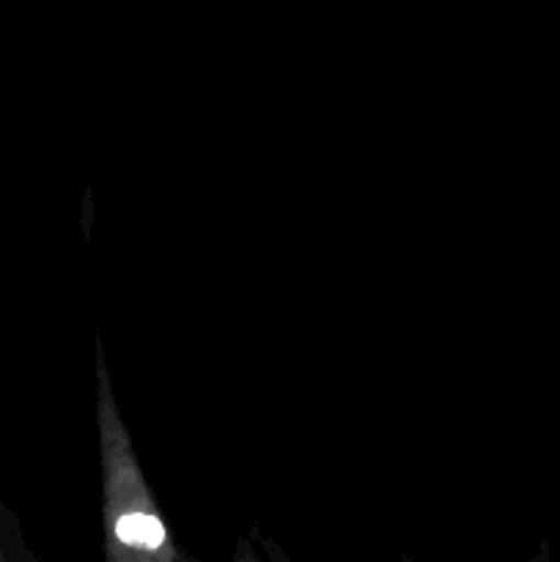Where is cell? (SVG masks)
I'll return each mask as SVG.
<instances>
[{
  "mask_svg": "<svg viewBox=\"0 0 560 562\" xmlns=\"http://www.w3.org/2000/svg\"><path fill=\"white\" fill-rule=\"evenodd\" d=\"M97 426L102 459L104 558L110 562H190L154 497L132 437L121 420L113 384L97 346Z\"/></svg>",
  "mask_w": 560,
  "mask_h": 562,
  "instance_id": "6da1fadb",
  "label": "cell"
}]
</instances>
